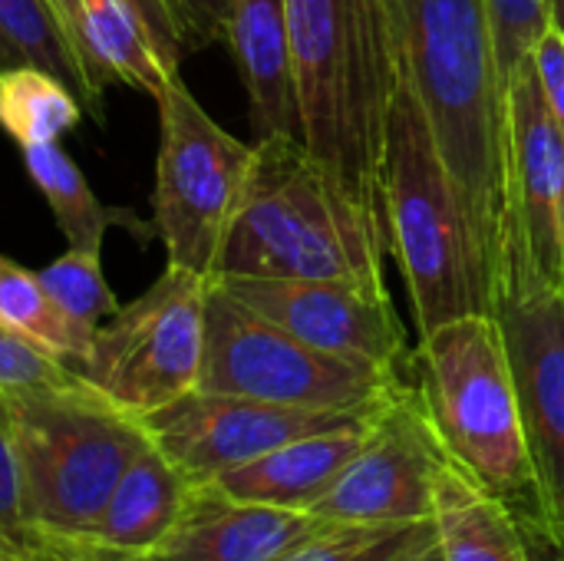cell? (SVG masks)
Listing matches in <instances>:
<instances>
[{
  "label": "cell",
  "instance_id": "8fae6325",
  "mask_svg": "<svg viewBox=\"0 0 564 561\" xmlns=\"http://www.w3.org/2000/svg\"><path fill=\"white\" fill-rule=\"evenodd\" d=\"M446 446L420 390L406 380L373 413L370 430L334 489L311 509L327 522H426L436 513V473Z\"/></svg>",
  "mask_w": 564,
  "mask_h": 561
},
{
  "label": "cell",
  "instance_id": "4fadbf2b",
  "mask_svg": "<svg viewBox=\"0 0 564 561\" xmlns=\"http://www.w3.org/2000/svg\"><path fill=\"white\" fill-rule=\"evenodd\" d=\"M218 281L231 298L327 354L410 374L413 354L387 288L327 278H235Z\"/></svg>",
  "mask_w": 564,
  "mask_h": 561
},
{
  "label": "cell",
  "instance_id": "9a60e30c",
  "mask_svg": "<svg viewBox=\"0 0 564 561\" xmlns=\"http://www.w3.org/2000/svg\"><path fill=\"white\" fill-rule=\"evenodd\" d=\"M327 519L231 499L221 486H192L172 532L145 555L149 561H281L317 536Z\"/></svg>",
  "mask_w": 564,
  "mask_h": 561
},
{
  "label": "cell",
  "instance_id": "277c9868",
  "mask_svg": "<svg viewBox=\"0 0 564 561\" xmlns=\"http://www.w3.org/2000/svg\"><path fill=\"white\" fill-rule=\"evenodd\" d=\"M387 222L420 334L492 311V278L423 103L403 76L387 122Z\"/></svg>",
  "mask_w": 564,
  "mask_h": 561
},
{
  "label": "cell",
  "instance_id": "d6986e66",
  "mask_svg": "<svg viewBox=\"0 0 564 561\" xmlns=\"http://www.w3.org/2000/svg\"><path fill=\"white\" fill-rule=\"evenodd\" d=\"M436 542L443 561H529L516 509L449 453L436 473Z\"/></svg>",
  "mask_w": 564,
  "mask_h": 561
},
{
  "label": "cell",
  "instance_id": "f1b7e54d",
  "mask_svg": "<svg viewBox=\"0 0 564 561\" xmlns=\"http://www.w3.org/2000/svg\"><path fill=\"white\" fill-rule=\"evenodd\" d=\"M506 79L552 26V0H486Z\"/></svg>",
  "mask_w": 564,
  "mask_h": 561
},
{
  "label": "cell",
  "instance_id": "30bf717a",
  "mask_svg": "<svg viewBox=\"0 0 564 561\" xmlns=\"http://www.w3.org/2000/svg\"><path fill=\"white\" fill-rule=\"evenodd\" d=\"M208 288L212 278L169 265L145 294L96 331L79 374L139 420L198 390Z\"/></svg>",
  "mask_w": 564,
  "mask_h": 561
},
{
  "label": "cell",
  "instance_id": "e0dca14e",
  "mask_svg": "<svg viewBox=\"0 0 564 561\" xmlns=\"http://www.w3.org/2000/svg\"><path fill=\"white\" fill-rule=\"evenodd\" d=\"M373 413L350 423V427H337V430H327V433H311V436L291 440V443L264 453L254 463H245L238 470L221 473L212 483L221 486L238 503L311 513L334 489L340 473L350 466V460L364 446Z\"/></svg>",
  "mask_w": 564,
  "mask_h": 561
},
{
  "label": "cell",
  "instance_id": "ba28073f",
  "mask_svg": "<svg viewBox=\"0 0 564 561\" xmlns=\"http://www.w3.org/2000/svg\"><path fill=\"white\" fill-rule=\"evenodd\" d=\"M159 103V159L152 188V225L169 265L215 278L225 241L245 202L254 145L228 136L188 93L178 73L169 76Z\"/></svg>",
  "mask_w": 564,
  "mask_h": 561
},
{
  "label": "cell",
  "instance_id": "9c48e42d",
  "mask_svg": "<svg viewBox=\"0 0 564 561\" xmlns=\"http://www.w3.org/2000/svg\"><path fill=\"white\" fill-rule=\"evenodd\" d=\"M492 314L506 337L522 407L535 509L564 526V288L535 271L509 215L492 265Z\"/></svg>",
  "mask_w": 564,
  "mask_h": 561
},
{
  "label": "cell",
  "instance_id": "ffe728a7",
  "mask_svg": "<svg viewBox=\"0 0 564 561\" xmlns=\"http://www.w3.org/2000/svg\"><path fill=\"white\" fill-rule=\"evenodd\" d=\"M188 493L192 483L155 443H149L122 473L96 536L126 552L149 555L178 522Z\"/></svg>",
  "mask_w": 564,
  "mask_h": 561
},
{
  "label": "cell",
  "instance_id": "d6a6232c",
  "mask_svg": "<svg viewBox=\"0 0 564 561\" xmlns=\"http://www.w3.org/2000/svg\"><path fill=\"white\" fill-rule=\"evenodd\" d=\"M129 3H132V7L145 17V23L152 26L155 40H159V50H162V56H165V63H169L172 69H178L182 60H185V46H182V33H178V23H175L169 3H165V0H129Z\"/></svg>",
  "mask_w": 564,
  "mask_h": 561
},
{
  "label": "cell",
  "instance_id": "8d00e7d4",
  "mask_svg": "<svg viewBox=\"0 0 564 561\" xmlns=\"http://www.w3.org/2000/svg\"><path fill=\"white\" fill-rule=\"evenodd\" d=\"M0 561H10V559H0Z\"/></svg>",
  "mask_w": 564,
  "mask_h": 561
},
{
  "label": "cell",
  "instance_id": "7a4b0ae2",
  "mask_svg": "<svg viewBox=\"0 0 564 561\" xmlns=\"http://www.w3.org/2000/svg\"><path fill=\"white\" fill-rule=\"evenodd\" d=\"M403 76L456 179L489 278L509 179V79L486 0H403Z\"/></svg>",
  "mask_w": 564,
  "mask_h": 561
},
{
  "label": "cell",
  "instance_id": "7c38bea8",
  "mask_svg": "<svg viewBox=\"0 0 564 561\" xmlns=\"http://www.w3.org/2000/svg\"><path fill=\"white\" fill-rule=\"evenodd\" d=\"M373 410H304L251 397L192 390L182 400L142 417V427L149 440L178 466V473L192 486H202L228 470L261 460L291 440L350 427Z\"/></svg>",
  "mask_w": 564,
  "mask_h": 561
},
{
  "label": "cell",
  "instance_id": "4dcf8cb0",
  "mask_svg": "<svg viewBox=\"0 0 564 561\" xmlns=\"http://www.w3.org/2000/svg\"><path fill=\"white\" fill-rule=\"evenodd\" d=\"M532 63H535V73H539V83H542V93L555 112V119L562 122L564 129V33L549 26L545 36L535 43L532 50Z\"/></svg>",
  "mask_w": 564,
  "mask_h": 561
},
{
  "label": "cell",
  "instance_id": "52a82bcc",
  "mask_svg": "<svg viewBox=\"0 0 564 561\" xmlns=\"http://www.w3.org/2000/svg\"><path fill=\"white\" fill-rule=\"evenodd\" d=\"M410 377L311 347L261 317L218 281L205 308V364L198 390L304 410H373Z\"/></svg>",
  "mask_w": 564,
  "mask_h": 561
},
{
  "label": "cell",
  "instance_id": "6da1fadb",
  "mask_svg": "<svg viewBox=\"0 0 564 561\" xmlns=\"http://www.w3.org/2000/svg\"><path fill=\"white\" fill-rule=\"evenodd\" d=\"M304 142L387 222V122L403 43L383 0H288Z\"/></svg>",
  "mask_w": 564,
  "mask_h": 561
},
{
  "label": "cell",
  "instance_id": "7402d4cb",
  "mask_svg": "<svg viewBox=\"0 0 564 561\" xmlns=\"http://www.w3.org/2000/svg\"><path fill=\"white\" fill-rule=\"evenodd\" d=\"M20 155L33 185L46 198L63 238L69 241V248L102 251V238L109 228L135 231L139 241H149L152 235H159L155 225H145L142 218H135V212L102 205L96 192L89 188L86 175L76 169V162L59 149V142L26 145L20 149Z\"/></svg>",
  "mask_w": 564,
  "mask_h": 561
},
{
  "label": "cell",
  "instance_id": "f546056e",
  "mask_svg": "<svg viewBox=\"0 0 564 561\" xmlns=\"http://www.w3.org/2000/svg\"><path fill=\"white\" fill-rule=\"evenodd\" d=\"M178 33L185 56L225 40V23H228V0H165Z\"/></svg>",
  "mask_w": 564,
  "mask_h": 561
},
{
  "label": "cell",
  "instance_id": "ac0fdd59",
  "mask_svg": "<svg viewBox=\"0 0 564 561\" xmlns=\"http://www.w3.org/2000/svg\"><path fill=\"white\" fill-rule=\"evenodd\" d=\"M86 60L99 93L132 86L152 99L162 96L172 73L152 26L129 0H53Z\"/></svg>",
  "mask_w": 564,
  "mask_h": 561
},
{
  "label": "cell",
  "instance_id": "603a6c76",
  "mask_svg": "<svg viewBox=\"0 0 564 561\" xmlns=\"http://www.w3.org/2000/svg\"><path fill=\"white\" fill-rule=\"evenodd\" d=\"M0 324L40 341L43 347L69 360L76 370L86 364L99 331L63 311L40 284L36 271L20 268L13 258L0 261Z\"/></svg>",
  "mask_w": 564,
  "mask_h": 561
},
{
  "label": "cell",
  "instance_id": "e575fe53",
  "mask_svg": "<svg viewBox=\"0 0 564 561\" xmlns=\"http://www.w3.org/2000/svg\"><path fill=\"white\" fill-rule=\"evenodd\" d=\"M383 3H387V10L393 17V26L400 33V43H403V0H383Z\"/></svg>",
  "mask_w": 564,
  "mask_h": 561
},
{
  "label": "cell",
  "instance_id": "4316f807",
  "mask_svg": "<svg viewBox=\"0 0 564 561\" xmlns=\"http://www.w3.org/2000/svg\"><path fill=\"white\" fill-rule=\"evenodd\" d=\"M89 384L40 341L0 324V393H56Z\"/></svg>",
  "mask_w": 564,
  "mask_h": 561
},
{
  "label": "cell",
  "instance_id": "484cf974",
  "mask_svg": "<svg viewBox=\"0 0 564 561\" xmlns=\"http://www.w3.org/2000/svg\"><path fill=\"white\" fill-rule=\"evenodd\" d=\"M99 255L102 251L69 248L66 255H59L56 261H50L46 268L36 271V278L50 291V298L63 311H69L76 321L93 324V327H102L119 311V301H116L109 281L102 278Z\"/></svg>",
  "mask_w": 564,
  "mask_h": 561
},
{
  "label": "cell",
  "instance_id": "3957f363",
  "mask_svg": "<svg viewBox=\"0 0 564 561\" xmlns=\"http://www.w3.org/2000/svg\"><path fill=\"white\" fill-rule=\"evenodd\" d=\"M390 238L301 136L254 142V169L218 274L383 284Z\"/></svg>",
  "mask_w": 564,
  "mask_h": 561
},
{
  "label": "cell",
  "instance_id": "d4e9b609",
  "mask_svg": "<svg viewBox=\"0 0 564 561\" xmlns=\"http://www.w3.org/2000/svg\"><path fill=\"white\" fill-rule=\"evenodd\" d=\"M433 529H436L433 519L380 522V526L327 522L317 536L301 542L281 561H403Z\"/></svg>",
  "mask_w": 564,
  "mask_h": 561
},
{
  "label": "cell",
  "instance_id": "8992f818",
  "mask_svg": "<svg viewBox=\"0 0 564 561\" xmlns=\"http://www.w3.org/2000/svg\"><path fill=\"white\" fill-rule=\"evenodd\" d=\"M410 384L446 453L512 509L535 506V470L529 456L522 407L492 311L449 321L420 334Z\"/></svg>",
  "mask_w": 564,
  "mask_h": 561
},
{
  "label": "cell",
  "instance_id": "cb8c5ba5",
  "mask_svg": "<svg viewBox=\"0 0 564 561\" xmlns=\"http://www.w3.org/2000/svg\"><path fill=\"white\" fill-rule=\"evenodd\" d=\"M83 116L86 109L76 93L50 73L30 66L0 73V119L20 149L59 142V136L79 126Z\"/></svg>",
  "mask_w": 564,
  "mask_h": 561
},
{
  "label": "cell",
  "instance_id": "836d02e7",
  "mask_svg": "<svg viewBox=\"0 0 564 561\" xmlns=\"http://www.w3.org/2000/svg\"><path fill=\"white\" fill-rule=\"evenodd\" d=\"M403 561H443L440 542H436V529H433V532H430V536H426V539H423V542H420Z\"/></svg>",
  "mask_w": 564,
  "mask_h": 561
},
{
  "label": "cell",
  "instance_id": "44dd1931",
  "mask_svg": "<svg viewBox=\"0 0 564 561\" xmlns=\"http://www.w3.org/2000/svg\"><path fill=\"white\" fill-rule=\"evenodd\" d=\"M0 60L3 69L30 66L50 73L76 93L86 116L106 122V93L96 89L86 60L53 0H0Z\"/></svg>",
  "mask_w": 564,
  "mask_h": 561
},
{
  "label": "cell",
  "instance_id": "5b68a950",
  "mask_svg": "<svg viewBox=\"0 0 564 561\" xmlns=\"http://www.w3.org/2000/svg\"><path fill=\"white\" fill-rule=\"evenodd\" d=\"M149 443L142 420L109 403L93 384L0 393V446L20 463L30 526L96 536L122 473Z\"/></svg>",
  "mask_w": 564,
  "mask_h": 561
},
{
  "label": "cell",
  "instance_id": "2e32d148",
  "mask_svg": "<svg viewBox=\"0 0 564 561\" xmlns=\"http://www.w3.org/2000/svg\"><path fill=\"white\" fill-rule=\"evenodd\" d=\"M225 43L238 63L254 136H301L288 0H228Z\"/></svg>",
  "mask_w": 564,
  "mask_h": 561
},
{
  "label": "cell",
  "instance_id": "1f68e13d",
  "mask_svg": "<svg viewBox=\"0 0 564 561\" xmlns=\"http://www.w3.org/2000/svg\"><path fill=\"white\" fill-rule=\"evenodd\" d=\"M519 526H522V539L529 549V561H564V526L542 516L535 506L529 509H516Z\"/></svg>",
  "mask_w": 564,
  "mask_h": 561
},
{
  "label": "cell",
  "instance_id": "83f0119b",
  "mask_svg": "<svg viewBox=\"0 0 564 561\" xmlns=\"http://www.w3.org/2000/svg\"><path fill=\"white\" fill-rule=\"evenodd\" d=\"M0 559L10 561H149L139 552L109 546L99 536H69L43 526L0 532Z\"/></svg>",
  "mask_w": 564,
  "mask_h": 561
},
{
  "label": "cell",
  "instance_id": "d590c367",
  "mask_svg": "<svg viewBox=\"0 0 564 561\" xmlns=\"http://www.w3.org/2000/svg\"><path fill=\"white\" fill-rule=\"evenodd\" d=\"M552 26L564 33V0H552Z\"/></svg>",
  "mask_w": 564,
  "mask_h": 561
},
{
  "label": "cell",
  "instance_id": "5bb4252c",
  "mask_svg": "<svg viewBox=\"0 0 564 561\" xmlns=\"http://www.w3.org/2000/svg\"><path fill=\"white\" fill-rule=\"evenodd\" d=\"M506 188V215L516 222L535 271L564 288V129L542 93L532 56L509 76Z\"/></svg>",
  "mask_w": 564,
  "mask_h": 561
}]
</instances>
